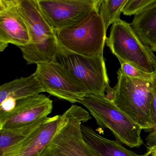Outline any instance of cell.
Listing matches in <instances>:
<instances>
[{"label":"cell","mask_w":156,"mask_h":156,"mask_svg":"<svg viewBox=\"0 0 156 156\" xmlns=\"http://www.w3.org/2000/svg\"><path fill=\"white\" fill-rule=\"evenodd\" d=\"M61 126L40 156H96L85 142L82 123L91 119L84 108L72 105L62 114Z\"/></svg>","instance_id":"cell-4"},{"label":"cell","mask_w":156,"mask_h":156,"mask_svg":"<svg viewBox=\"0 0 156 156\" xmlns=\"http://www.w3.org/2000/svg\"><path fill=\"white\" fill-rule=\"evenodd\" d=\"M120 63L121 67L119 69L127 76L135 79L152 82L153 73H147L127 63L120 62Z\"/></svg>","instance_id":"cell-19"},{"label":"cell","mask_w":156,"mask_h":156,"mask_svg":"<svg viewBox=\"0 0 156 156\" xmlns=\"http://www.w3.org/2000/svg\"><path fill=\"white\" fill-rule=\"evenodd\" d=\"M48 118H44L19 127L0 129V156H11Z\"/></svg>","instance_id":"cell-14"},{"label":"cell","mask_w":156,"mask_h":156,"mask_svg":"<svg viewBox=\"0 0 156 156\" xmlns=\"http://www.w3.org/2000/svg\"><path fill=\"white\" fill-rule=\"evenodd\" d=\"M78 103L87 108L100 127L108 129L122 144L133 148L144 144L141 128L105 97L87 94Z\"/></svg>","instance_id":"cell-3"},{"label":"cell","mask_w":156,"mask_h":156,"mask_svg":"<svg viewBox=\"0 0 156 156\" xmlns=\"http://www.w3.org/2000/svg\"><path fill=\"white\" fill-rule=\"evenodd\" d=\"M19 0H0V51L9 44L19 48L28 45L30 35L27 25L19 13Z\"/></svg>","instance_id":"cell-11"},{"label":"cell","mask_w":156,"mask_h":156,"mask_svg":"<svg viewBox=\"0 0 156 156\" xmlns=\"http://www.w3.org/2000/svg\"><path fill=\"white\" fill-rule=\"evenodd\" d=\"M18 11L30 39L28 45L20 48L27 64L56 62L60 49L56 33L40 11L36 0H19Z\"/></svg>","instance_id":"cell-1"},{"label":"cell","mask_w":156,"mask_h":156,"mask_svg":"<svg viewBox=\"0 0 156 156\" xmlns=\"http://www.w3.org/2000/svg\"><path fill=\"white\" fill-rule=\"evenodd\" d=\"M106 32L99 9L75 27L55 31L60 46L69 51L87 56L103 55Z\"/></svg>","instance_id":"cell-6"},{"label":"cell","mask_w":156,"mask_h":156,"mask_svg":"<svg viewBox=\"0 0 156 156\" xmlns=\"http://www.w3.org/2000/svg\"><path fill=\"white\" fill-rule=\"evenodd\" d=\"M56 62L81 83L88 94L105 96L109 80L103 55L83 56L69 51L60 45Z\"/></svg>","instance_id":"cell-7"},{"label":"cell","mask_w":156,"mask_h":156,"mask_svg":"<svg viewBox=\"0 0 156 156\" xmlns=\"http://www.w3.org/2000/svg\"><path fill=\"white\" fill-rule=\"evenodd\" d=\"M146 146L147 147L156 146V130L149 132L146 139Z\"/></svg>","instance_id":"cell-21"},{"label":"cell","mask_w":156,"mask_h":156,"mask_svg":"<svg viewBox=\"0 0 156 156\" xmlns=\"http://www.w3.org/2000/svg\"><path fill=\"white\" fill-rule=\"evenodd\" d=\"M145 153L147 156H156V146L147 147V151Z\"/></svg>","instance_id":"cell-22"},{"label":"cell","mask_w":156,"mask_h":156,"mask_svg":"<svg viewBox=\"0 0 156 156\" xmlns=\"http://www.w3.org/2000/svg\"><path fill=\"white\" fill-rule=\"evenodd\" d=\"M81 129L84 140L96 156H147L128 149L117 140L102 136L90 127L82 124Z\"/></svg>","instance_id":"cell-13"},{"label":"cell","mask_w":156,"mask_h":156,"mask_svg":"<svg viewBox=\"0 0 156 156\" xmlns=\"http://www.w3.org/2000/svg\"><path fill=\"white\" fill-rule=\"evenodd\" d=\"M114 89L112 101L115 105L138 124L142 130L150 132L153 129L151 82L129 77L119 69Z\"/></svg>","instance_id":"cell-2"},{"label":"cell","mask_w":156,"mask_h":156,"mask_svg":"<svg viewBox=\"0 0 156 156\" xmlns=\"http://www.w3.org/2000/svg\"><path fill=\"white\" fill-rule=\"evenodd\" d=\"M53 107V101L43 94L16 100L13 110L0 114V129L22 126L47 117Z\"/></svg>","instance_id":"cell-10"},{"label":"cell","mask_w":156,"mask_h":156,"mask_svg":"<svg viewBox=\"0 0 156 156\" xmlns=\"http://www.w3.org/2000/svg\"><path fill=\"white\" fill-rule=\"evenodd\" d=\"M105 44L119 62L127 63L151 73L156 71V55L140 40L130 23L121 19L115 22Z\"/></svg>","instance_id":"cell-5"},{"label":"cell","mask_w":156,"mask_h":156,"mask_svg":"<svg viewBox=\"0 0 156 156\" xmlns=\"http://www.w3.org/2000/svg\"><path fill=\"white\" fill-rule=\"evenodd\" d=\"M45 92L35 74L21 77L0 86V103L8 98L18 100Z\"/></svg>","instance_id":"cell-15"},{"label":"cell","mask_w":156,"mask_h":156,"mask_svg":"<svg viewBox=\"0 0 156 156\" xmlns=\"http://www.w3.org/2000/svg\"><path fill=\"white\" fill-rule=\"evenodd\" d=\"M130 25L140 40L156 52V0L141 13L134 16Z\"/></svg>","instance_id":"cell-16"},{"label":"cell","mask_w":156,"mask_h":156,"mask_svg":"<svg viewBox=\"0 0 156 156\" xmlns=\"http://www.w3.org/2000/svg\"><path fill=\"white\" fill-rule=\"evenodd\" d=\"M153 88V99L152 104V120L153 129L151 131L156 130V70L153 73V79L152 82Z\"/></svg>","instance_id":"cell-20"},{"label":"cell","mask_w":156,"mask_h":156,"mask_svg":"<svg viewBox=\"0 0 156 156\" xmlns=\"http://www.w3.org/2000/svg\"><path fill=\"white\" fill-rule=\"evenodd\" d=\"M127 2V0H101L99 13L106 31L111 24L120 20V14Z\"/></svg>","instance_id":"cell-17"},{"label":"cell","mask_w":156,"mask_h":156,"mask_svg":"<svg viewBox=\"0 0 156 156\" xmlns=\"http://www.w3.org/2000/svg\"><path fill=\"white\" fill-rule=\"evenodd\" d=\"M62 119V115L48 117L46 122L11 156H40L55 135Z\"/></svg>","instance_id":"cell-12"},{"label":"cell","mask_w":156,"mask_h":156,"mask_svg":"<svg viewBox=\"0 0 156 156\" xmlns=\"http://www.w3.org/2000/svg\"><path fill=\"white\" fill-rule=\"evenodd\" d=\"M34 74L45 92L60 99L78 103L88 94L84 87L58 63L37 64Z\"/></svg>","instance_id":"cell-9"},{"label":"cell","mask_w":156,"mask_h":156,"mask_svg":"<svg viewBox=\"0 0 156 156\" xmlns=\"http://www.w3.org/2000/svg\"><path fill=\"white\" fill-rule=\"evenodd\" d=\"M156 0H127L122 13L126 16L137 15L152 5Z\"/></svg>","instance_id":"cell-18"},{"label":"cell","mask_w":156,"mask_h":156,"mask_svg":"<svg viewBox=\"0 0 156 156\" xmlns=\"http://www.w3.org/2000/svg\"><path fill=\"white\" fill-rule=\"evenodd\" d=\"M40 11L55 31L73 28L83 21L101 0H36Z\"/></svg>","instance_id":"cell-8"}]
</instances>
